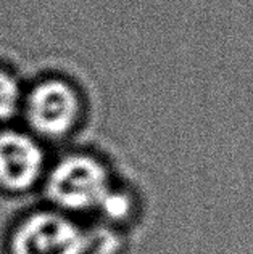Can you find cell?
I'll use <instances>...</instances> for the list:
<instances>
[{"label":"cell","mask_w":253,"mask_h":254,"mask_svg":"<svg viewBox=\"0 0 253 254\" xmlns=\"http://www.w3.org/2000/svg\"><path fill=\"white\" fill-rule=\"evenodd\" d=\"M21 100V92L16 79L0 69V121L10 119L16 113Z\"/></svg>","instance_id":"obj_5"},{"label":"cell","mask_w":253,"mask_h":254,"mask_svg":"<svg viewBox=\"0 0 253 254\" xmlns=\"http://www.w3.org/2000/svg\"><path fill=\"white\" fill-rule=\"evenodd\" d=\"M44 153L34 138L21 132H0V187L24 191L42 174Z\"/></svg>","instance_id":"obj_4"},{"label":"cell","mask_w":253,"mask_h":254,"mask_svg":"<svg viewBox=\"0 0 253 254\" xmlns=\"http://www.w3.org/2000/svg\"><path fill=\"white\" fill-rule=\"evenodd\" d=\"M81 116L78 92L60 79L37 84L28 97V121L37 133L57 138L73 130Z\"/></svg>","instance_id":"obj_3"},{"label":"cell","mask_w":253,"mask_h":254,"mask_svg":"<svg viewBox=\"0 0 253 254\" xmlns=\"http://www.w3.org/2000/svg\"><path fill=\"white\" fill-rule=\"evenodd\" d=\"M108 190V176L103 164L85 155L62 159L47 180L52 201L66 211H85L100 206Z\"/></svg>","instance_id":"obj_1"},{"label":"cell","mask_w":253,"mask_h":254,"mask_svg":"<svg viewBox=\"0 0 253 254\" xmlns=\"http://www.w3.org/2000/svg\"><path fill=\"white\" fill-rule=\"evenodd\" d=\"M87 238L63 214L44 211L28 216L13 232L11 254H84Z\"/></svg>","instance_id":"obj_2"},{"label":"cell","mask_w":253,"mask_h":254,"mask_svg":"<svg viewBox=\"0 0 253 254\" xmlns=\"http://www.w3.org/2000/svg\"><path fill=\"white\" fill-rule=\"evenodd\" d=\"M129 198L124 195H119V193H108L105 195L102 199L100 206L105 209V214H108V217L111 219H123L124 216L129 214Z\"/></svg>","instance_id":"obj_6"}]
</instances>
